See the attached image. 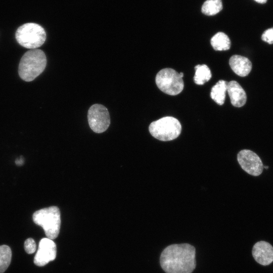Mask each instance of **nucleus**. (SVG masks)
Here are the masks:
<instances>
[{
	"instance_id": "nucleus-1",
	"label": "nucleus",
	"mask_w": 273,
	"mask_h": 273,
	"mask_svg": "<svg viewBox=\"0 0 273 273\" xmlns=\"http://www.w3.org/2000/svg\"><path fill=\"white\" fill-rule=\"evenodd\" d=\"M195 254V247L190 244L170 245L161 254V266L166 273H192L196 265Z\"/></svg>"
},
{
	"instance_id": "nucleus-2",
	"label": "nucleus",
	"mask_w": 273,
	"mask_h": 273,
	"mask_svg": "<svg viewBox=\"0 0 273 273\" xmlns=\"http://www.w3.org/2000/svg\"><path fill=\"white\" fill-rule=\"evenodd\" d=\"M46 65V56L42 50L37 49L30 50L21 59L19 75L23 80L31 81L43 71Z\"/></svg>"
},
{
	"instance_id": "nucleus-3",
	"label": "nucleus",
	"mask_w": 273,
	"mask_h": 273,
	"mask_svg": "<svg viewBox=\"0 0 273 273\" xmlns=\"http://www.w3.org/2000/svg\"><path fill=\"white\" fill-rule=\"evenodd\" d=\"M34 222L41 226L47 238L56 239L60 232L61 215L59 208L51 206L35 211L32 216Z\"/></svg>"
},
{
	"instance_id": "nucleus-4",
	"label": "nucleus",
	"mask_w": 273,
	"mask_h": 273,
	"mask_svg": "<svg viewBox=\"0 0 273 273\" xmlns=\"http://www.w3.org/2000/svg\"><path fill=\"white\" fill-rule=\"evenodd\" d=\"M15 37L21 46L32 50L36 49L44 43L46 33L43 28L39 24L27 23L18 27Z\"/></svg>"
},
{
	"instance_id": "nucleus-5",
	"label": "nucleus",
	"mask_w": 273,
	"mask_h": 273,
	"mask_svg": "<svg viewBox=\"0 0 273 273\" xmlns=\"http://www.w3.org/2000/svg\"><path fill=\"white\" fill-rule=\"evenodd\" d=\"M149 130L155 138L162 141H169L178 136L181 131V126L175 118L166 116L152 122L149 125Z\"/></svg>"
},
{
	"instance_id": "nucleus-6",
	"label": "nucleus",
	"mask_w": 273,
	"mask_h": 273,
	"mask_svg": "<svg viewBox=\"0 0 273 273\" xmlns=\"http://www.w3.org/2000/svg\"><path fill=\"white\" fill-rule=\"evenodd\" d=\"M155 81L162 92L171 96L179 94L184 87L183 78L175 70L169 68L159 71L156 76Z\"/></svg>"
},
{
	"instance_id": "nucleus-7",
	"label": "nucleus",
	"mask_w": 273,
	"mask_h": 273,
	"mask_svg": "<svg viewBox=\"0 0 273 273\" xmlns=\"http://www.w3.org/2000/svg\"><path fill=\"white\" fill-rule=\"evenodd\" d=\"M87 118L90 128L96 133L105 131L110 123L108 109L104 106L99 104H94L89 108Z\"/></svg>"
},
{
	"instance_id": "nucleus-8",
	"label": "nucleus",
	"mask_w": 273,
	"mask_h": 273,
	"mask_svg": "<svg viewBox=\"0 0 273 273\" xmlns=\"http://www.w3.org/2000/svg\"><path fill=\"white\" fill-rule=\"evenodd\" d=\"M237 159L241 168L248 174L258 176L262 173L263 163L254 152L247 149L242 150L238 154Z\"/></svg>"
},
{
	"instance_id": "nucleus-9",
	"label": "nucleus",
	"mask_w": 273,
	"mask_h": 273,
	"mask_svg": "<svg viewBox=\"0 0 273 273\" xmlns=\"http://www.w3.org/2000/svg\"><path fill=\"white\" fill-rule=\"evenodd\" d=\"M56 245L53 240L42 238L39 241L38 250L34 258V263L39 266H43L54 260L56 257Z\"/></svg>"
},
{
	"instance_id": "nucleus-10",
	"label": "nucleus",
	"mask_w": 273,
	"mask_h": 273,
	"mask_svg": "<svg viewBox=\"0 0 273 273\" xmlns=\"http://www.w3.org/2000/svg\"><path fill=\"white\" fill-rule=\"evenodd\" d=\"M252 254L255 260L261 265H268L273 262V247L266 241L256 243L253 247Z\"/></svg>"
},
{
	"instance_id": "nucleus-11",
	"label": "nucleus",
	"mask_w": 273,
	"mask_h": 273,
	"mask_svg": "<svg viewBox=\"0 0 273 273\" xmlns=\"http://www.w3.org/2000/svg\"><path fill=\"white\" fill-rule=\"evenodd\" d=\"M227 92L234 106L241 107L245 105L247 100L246 94L238 82L234 80L228 82Z\"/></svg>"
},
{
	"instance_id": "nucleus-12",
	"label": "nucleus",
	"mask_w": 273,
	"mask_h": 273,
	"mask_svg": "<svg viewBox=\"0 0 273 273\" xmlns=\"http://www.w3.org/2000/svg\"><path fill=\"white\" fill-rule=\"evenodd\" d=\"M232 70L238 75L244 77L248 75L252 69V63L246 57L235 55L229 60Z\"/></svg>"
},
{
	"instance_id": "nucleus-13",
	"label": "nucleus",
	"mask_w": 273,
	"mask_h": 273,
	"mask_svg": "<svg viewBox=\"0 0 273 273\" xmlns=\"http://www.w3.org/2000/svg\"><path fill=\"white\" fill-rule=\"evenodd\" d=\"M228 82L223 80H219L211 89V98L219 105H223L224 102Z\"/></svg>"
},
{
	"instance_id": "nucleus-14",
	"label": "nucleus",
	"mask_w": 273,
	"mask_h": 273,
	"mask_svg": "<svg viewBox=\"0 0 273 273\" xmlns=\"http://www.w3.org/2000/svg\"><path fill=\"white\" fill-rule=\"evenodd\" d=\"M211 44L216 51H225L231 48V40L228 36L223 32L216 33L211 39Z\"/></svg>"
},
{
	"instance_id": "nucleus-15",
	"label": "nucleus",
	"mask_w": 273,
	"mask_h": 273,
	"mask_svg": "<svg viewBox=\"0 0 273 273\" xmlns=\"http://www.w3.org/2000/svg\"><path fill=\"white\" fill-rule=\"evenodd\" d=\"M195 69L194 80L196 84L203 85L211 79V71L206 65H197L195 67Z\"/></svg>"
},
{
	"instance_id": "nucleus-16",
	"label": "nucleus",
	"mask_w": 273,
	"mask_h": 273,
	"mask_svg": "<svg viewBox=\"0 0 273 273\" xmlns=\"http://www.w3.org/2000/svg\"><path fill=\"white\" fill-rule=\"evenodd\" d=\"M221 0H207L202 7V12L208 16L218 13L222 9Z\"/></svg>"
},
{
	"instance_id": "nucleus-17",
	"label": "nucleus",
	"mask_w": 273,
	"mask_h": 273,
	"mask_svg": "<svg viewBox=\"0 0 273 273\" xmlns=\"http://www.w3.org/2000/svg\"><path fill=\"white\" fill-rule=\"evenodd\" d=\"M12 258L11 248L7 245L0 246V273H3L9 267Z\"/></svg>"
},
{
	"instance_id": "nucleus-18",
	"label": "nucleus",
	"mask_w": 273,
	"mask_h": 273,
	"mask_svg": "<svg viewBox=\"0 0 273 273\" xmlns=\"http://www.w3.org/2000/svg\"><path fill=\"white\" fill-rule=\"evenodd\" d=\"M36 243L32 238L26 239L24 242V249L28 254H32L36 251Z\"/></svg>"
},
{
	"instance_id": "nucleus-19",
	"label": "nucleus",
	"mask_w": 273,
	"mask_h": 273,
	"mask_svg": "<svg viewBox=\"0 0 273 273\" xmlns=\"http://www.w3.org/2000/svg\"><path fill=\"white\" fill-rule=\"evenodd\" d=\"M261 39L269 44L273 43V27L265 30L261 35Z\"/></svg>"
},
{
	"instance_id": "nucleus-20",
	"label": "nucleus",
	"mask_w": 273,
	"mask_h": 273,
	"mask_svg": "<svg viewBox=\"0 0 273 273\" xmlns=\"http://www.w3.org/2000/svg\"><path fill=\"white\" fill-rule=\"evenodd\" d=\"M257 3H260V4H264L267 1V0H254Z\"/></svg>"
},
{
	"instance_id": "nucleus-21",
	"label": "nucleus",
	"mask_w": 273,
	"mask_h": 273,
	"mask_svg": "<svg viewBox=\"0 0 273 273\" xmlns=\"http://www.w3.org/2000/svg\"><path fill=\"white\" fill-rule=\"evenodd\" d=\"M179 76H180V77H181V78L183 77V76H184V73H183V72L179 73Z\"/></svg>"
},
{
	"instance_id": "nucleus-22",
	"label": "nucleus",
	"mask_w": 273,
	"mask_h": 273,
	"mask_svg": "<svg viewBox=\"0 0 273 273\" xmlns=\"http://www.w3.org/2000/svg\"><path fill=\"white\" fill-rule=\"evenodd\" d=\"M264 167L265 168H266V169H267V168H268V166H264Z\"/></svg>"
}]
</instances>
